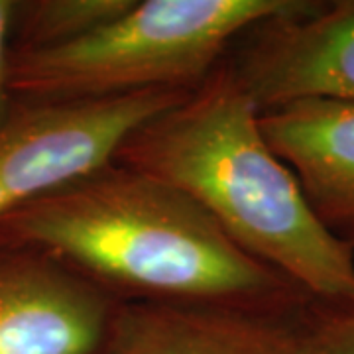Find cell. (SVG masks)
Instances as JSON below:
<instances>
[{"mask_svg":"<svg viewBox=\"0 0 354 354\" xmlns=\"http://www.w3.org/2000/svg\"><path fill=\"white\" fill-rule=\"evenodd\" d=\"M0 244L48 254L116 304L297 311L311 301L183 191L114 160L0 216Z\"/></svg>","mask_w":354,"mask_h":354,"instance_id":"1","label":"cell"},{"mask_svg":"<svg viewBox=\"0 0 354 354\" xmlns=\"http://www.w3.org/2000/svg\"><path fill=\"white\" fill-rule=\"evenodd\" d=\"M260 113L225 57L199 87L134 130L114 162L183 191L239 248L311 299L354 305V246L315 215L266 142Z\"/></svg>","mask_w":354,"mask_h":354,"instance_id":"2","label":"cell"},{"mask_svg":"<svg viewBox=\"0 0 354 354\" xmlns=\"http://www.w3.org/2000/svg\"><path fill=\"white\" fill-rule=\"evenodd\" d=\"M309 0H134L85 38L46 50H12L16 101H85L144 91H193L244 32L299 12Z\"/></svg>","mask_w":354,"mask_h":354,"instance_id":"3","label":"cell"},{"mask_svg":"<svg viewBox=\"0 0 354 354\" xmlns=\"http://www.w3.org/2000/svg\"><path fill=\"white\" fill-rule=\"evenodd\" d=\"M189 91L16 101L0 122V216L113 162L124 140Z\"/></svg>","mask_w":354,"mask_h":354,"instance_id":"4","label":"cell"},{"mask_svg":"<svg viewBox=\"0 0 354 354\" xmlns=\"http://www.w3.org/2000/svg\"><path fill=\"white\" fill-rule=\"evenodd\" d=\"M227 59L260 111L305 99L354 102V0L262 20Z\"/></svg>","mask_w":354,"mask_h":354,"instance_id":"5","label":"cell"},{"mask_svg":"<svg viewBox=\"0 0 354 354\" xmlns=\"http://www.w3.org/2000/svg\"><path fill=\"white\" fill-rule=\"evenodd\" d=\"M118 305L48 254L0 244V354H101Z\"/></svg>","mask_w":354,"mask_h":354,"instance_id":"6","label":"cell"},{"mask_svg":"<svg viewBox=\"0 0 354 354\" xmlns=\"http://www.w3.org/2000/svg\"><path fill=\"white\" fill-rule=\"evenodd\" d=\"M305 307L120 304L101 354H307Z\"/></svg>","mask_w":354,"mask_h":354,"instance_id":"7","label":"cell"},{"mask_svg":"<svg viewBox=\"0 0 354 354\" xmlns=\"http://www.w3.org/2000/svg\"><path fill=\"white\" fill-rule=\"evenodd\" d=\"M266 142L297 177L323 225L354 232V102L305 99L260 113Z\"/></svg>","mask_w":354,"mask_h":354,"instance_id":"8","label":"cell"},{"mask_svg":"<svg viewBox=\"0 0 354 354\" xmlns=\"http://www.w3.org/2000/svg\"><path fill=\"white\" fill-rule=\"evenodd\" d=\"M134 0H34L16 2L12 50H46L85 38Z\"/></svg>","mask_w":354,"mask_h":354,"instance_id":"9","label":"cell"},{"mask_svg":"<svg viewBox=\"0 0 354 354\" xmlns=\"http://www.w3.org/2000/svg\"><path fill=\"white\" fill-rule=\"evenodd\" d=\"M307 354H354V305L311 299L304 313Z\"/></svg>","mask_w":354,"mask_h":354,"instance_id":"10","label":"cell"},{"mask_svg":"<svg viewBox=\"0 0 354 354\" xmlns=\"http://www.w3.org/2000/svg\"><path fill=\"white\" fill-rule=\"evenodd\" d=\"M16 2L12 0H0V122L8 116L16 104L10 79H8V64L12 53V28Z\"/></svg>","mask_w":354,"mask_h":354,"instance_id":"11","label":"cell"},{"mask_svg":"<svg viewBox=\"0 0 354 354\" xmlns=\"http://www.w3.org/2000/svg\"><path fill=\"white\" fill-rule=\"evenodd\" d=\"M344 241L348 242V244H353V246H354V232H353V234H348V236H346Z\"/></svg>","mask_w":354,"mask_h":354,"instance_id":"12","label":"cell"}]
</instances>
